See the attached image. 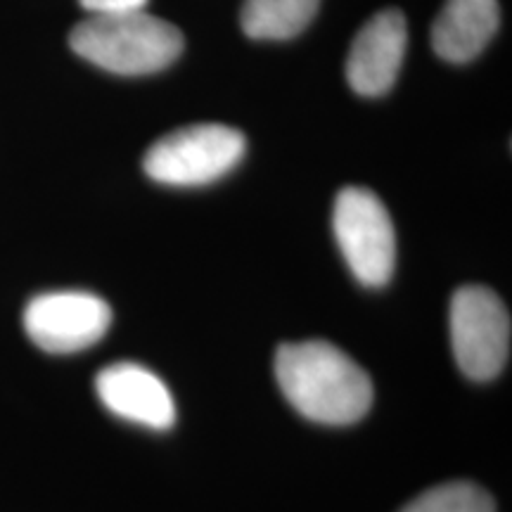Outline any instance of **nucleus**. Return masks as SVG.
<instances>
[{
    "label": "nucleus",
    "instance_id": "nucleus-6",
    "mask_svg": "<svg viewBox=\"0 0 512 512\" xmlns=\"http://www.w3.org/2000/svg\"><path fill=\"white\" fill-rule=\"evenodd\" d=\"M112 309L91 292H46L24 309V330L38 349L48 354H76L105 337Z\"/></svg>",
    "mask_w": 512,
    "mask_h": 512
},
{
    "label": "nucleus",
    "instance_id": "nucleus-1",
    "mask_svg": "<svg viewBox=\"0 0 512 512\" xmlns=\"http://www.w3.org/2000/svg\"><path fill=\"white\" fill-rule=\"evenodd\" d=\"M275 380L304 418L320 425H354L373 406V382L354 358L323 339L283 344Z\"/></svg>",
    "mask_w": 512,
    "mask_h": 512
},
{
    "label": "nucleus",
    "instance_id": "nucleus-9",
    "mask_svg": "<svg viewBox=\"0 0 512 512\" xmlns=\"http://www.w3.org/2000/svg\"><path fill=\"white\" fill-rule=\"evenodd\" d=\"M498 24V0H446L432 27L434 53L453 64L475 60L496 36Z\"/></svg>",
    "mask_w": 512,
    "mask_h": 512
},
{
    "label": "nucleus",
    "instance_id": "nucleus-8",
    "mask_svg": "<svg viewBox=\"0 0 512 512\" xmlns=\"http://www.w3.org/2000/svg\"><path fill=\"white\" fill-rule=\"evenodd\" d=\"M102 406L121 420L147 430H169L176 422V403L169 387L145 366L119 361L95 380Z\"/></svg>",
    "mask_w": 512,
    "mask_h": 512
},
{
    "label": "nucleus",
    "instance_id": "nucleus-11",
    "mask_svg": "<svg viewBox=\"0 0 512 512\" xmlns=\"http://www.w3.org/2000/svg\"><path fill=\"white\" fill-rule=\"evenodd\" d=\"M401 512H496V503L482 486L451 482L425 491Z\"/></svg>",
    "mask_w": 512,
    "mask_h": 512
},
{
    "label": "nucleus",
    "instance_id": "nucleus-3",
    "mask_svg": "<svg viewBox=\"0 0 512 512\" xmlns=\"http://www.w3.org/2000/svg\"><path fill=\"white\" fill-rule=\"evenodd\" d=\"M242 131L223 124H195L171 131L147 150L145 174L176 188H197L219 181L245 157Z\"/></svg>",
    "mask_w": 512,
    "mask_h": 512
},
{
    "label": "nucleus",
    "instance_id": "nucleus-5",
    "mask_svg": "<svg viewBox=\"0 0 512 512\" xmlns=\"http://www.w3.org/2000/svg\"><path fill=\"white\" fill-rule=\"evenodd\" d=\"M451 347L458 366L470 380L489 382L501 375L510 358V313L494 290L484 285H465L453 294Z\"/></svg>",
    "mask_w": 512,
    "mask_h": 512
},
{
    "label": "nucleus",
    "instance_id": "nucleus-12",
    "mask_svg": "<svg viewBox=\"0 0 512 512\" xmlns=\"http://www.w3.org/2000/svg\"><path fill=\"white\" fill-rule=\"evenodd\" d=\"M88 15H126L145 10L147 0H79Z\"/></svg>",
    "mask_w": 512,
    "mask_h": 512
},
{
    "label": "nucleus",
    "instance_id": "nucleus-7",
    "mask_svg": "<svg viewBox=\"0 0 512 512\" xmlns=\"http://www.w3.org/2000/svg\"><path fill=\"white\" fill-rule=\"evenodd\" d=\"M408 48L401 10H382L363 24L347 57V81L358 95L377 98L394 86Z\"/></svg>",
    "mask_w": 512,
    "mask_h": 512
},
{
    "label": "nucleus",
    "instance_id": "nucleus-10",
    "mask_svg": "<svg viewBox=\"0 0 512 512\" xmlns=\"http://www.w3.org/2000/svg\"><path fill=\"white\" fill-rule=\"evenodd\" d=\"M320 0H245L240 24L256 41H287L309 27Z\"/></svg>",
    "mask_w": 512,
    "mask_h": 512
},
{
    "label": "nucleus",
    "instance_id": "nucleus-4",
    "mask_svg": "<svg viewBox=\"0 0 512 512\" xmlns=\"http://www.w3.org/2000/svg\"><path fill=\"white\" fill-rule=\"evenodd\" d=\"M332 230L349 271L366 287L392 280L396 264L394 223L373 190L349 185L339 190L332 211Z\"/></svg>",
    "mask_w": 512,
    "mask_h": 512
},
{
    "label": "nucleus",
    "instance_id": "nucleus-2",
    "mask_svg": "<svg viewBox=\"0 0 512 512\" xmlns=\"http://www.w3.org/2000/svg\"><path fill=\"white\" fill-rule=\"evenodd\" d=\"M69 46L83 60L121 76L155 74L183 53V34L174 24L147 15H88L69 34Z\"/></svg>",
    "mask_w": 512,
    "mask_h": 512
}]
</instances>
